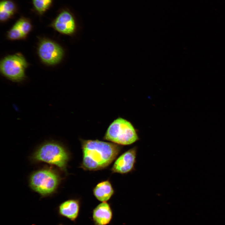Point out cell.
Returning <instances> with one entry per match:
<instances>
[{
	"label": "cell",
	"instance_id": "4",
	"mask_svg": "<svg viewBox=\"0 0 225 225\" xmlns=\"http://www.w3.org/2000/svg\"><path fill=\"white\" fill-rule=\"evenodd\" d=\"M60 182V178L54 170L44 168L35 171L29 179L30 187L41 196L45 197L53 194Z\"/></svg>",
	"mask_w": 225,
	"mask_h": 225
},
{
	"label": "cell",
	"instance_id": "11",
	"mask_svg": "<svg viewBox=\"0 0 225 225\" xmlns=\"http://www.w3.org/2000/svg\"><path fill=\"white\" fill-rule=\"evenodd\" d=\"M95 198L100 201L106 202L112 196L114 190L108 180L101 182L95 187L93 191Z\"/></svg>",
	"mask_w": 225,
	"mask_h": 225
},
{
	"label": "cell",
	"instance_id": "9",
	"mask_svg": "<svg viewBox=\"0 0 225 225\" xmlns=\"http://www.w3.org/2000/svg\"><path fill=\"white\" fill-rule=\"evenodd\" d=\"M80 207V202L78 200L69 199L62 202L58 205L57 209V212L59 217L75 222L78 216Z\"/></svg>",
	"mask_w": 225,
	"mask_h": 225
},
{
	"label": "cell",
	"instance_id": "1",
	"mask_svg": "<svg viewBox=\"0 0 225 225\" xmlns=\"http://www.w3.org/2000/svg\"><path fill=\"white\" fill-rule=\"evenodd\" d=\"M81 167L89 171L103 169L116 158L121 150L117 144L96 140H82Z\"/></svg>",
	"mask_w": 225,
	"mask_h": 225
},
{
	"label": "cell",
	"instance_id": "15",
	"mask_svg": "<svg viewBox=\"0 0 225 225\" xmlns=\"http://www.w3.org/2000/svg\"><path fill=\"white\" fill-rule=\"evenodd\" d=\"M8 36L9 38L13 40L19 39L25 37L16 23L8 32Z\"/></svg>",
	"mask_w": 225,
	"mask_h": 225
},
{
	"label": "cell",
	"instance_id": "5",
	"mask_svg": "<svg viewBox=\"0 0 225 225\" xmlns=\"http://www.w3.org/2000/svg\"><path fill=\"white\" fill-rule=\"evenodd\" d=\"M27 63L24 57L19 53L8 55L1 61L0 70L10 80L20 82L25 78V70Z\"/></svg>",
	"mask_w": 225,
	"mask_h": 225
},
{
	"label": "cell",
	"instance_id": "10",
	"mask_svg": "<svg viewBox=\"0 0 225 225\" xmlns=\"http://www.w3.org/2000/svg\"><path fill=\"white\" fill-rule=\"evenodd\" d=\"M113 212L110 205L103 202L93 210L92 218L95 225H108L111 222Z\"/></svg>",
	"mask_w": 225,
	"mask_h": 225
},
{
	"label": "cell",
	"instance_id": "13",
	"mask_svg": "<svg viewBox=\"0 0 225 225\" xmlns=\"http://www.w3.org/2000/svg\"><path fill=\"white\" fill-rule=\"evenodd\" d=\"M52 0H32L35 10L40 14H42L50 7Z\"/></svg>",
	"mask_w": 225,
	"mask_h": 225
},
{
	"label": "cell",
	"instance_id": "12",
	"mask_svg": "<svg viewBox=\"0 0 225 225\" xmlns=\"http://www.w3.org/2000/svg\"><path fill=\"white\" fill-rule=\"evenodd\" d=\"M16 7L14 3L11 0H3L0 3V20L5 21L14 14Z\"/></svg>",
	"mask_w": 225,
	"mask_h": 225
},
{
	"label": "cell",
	"instance_id": "6",
	"mask_svg": "<svg viewBox=\"0 0 225 225\" xmlns=\"http://www.w3.org/2000/svg\"><path fill=\"white\" fill-rule=\"evenodd\" d=\"M64 52L63 49L57 43L48 39L42 40L38 48V54L44 63L54 65L62 60Z\"/></svg>",
	"mask_w": 225,
	"mask_h": 225
},
{
	"label": "cell",
	"instance_id": "2",
	"mask_svg": "<svg viewBox=\"0 0 225 225\" xmlns=\"http://www.w3.org/2000/svg\"><path fill=\"white\" fill-rule=\"evenodd\" d=\"M33 158L36 161L55 165L65 171L69 155L62 144L55 141H49L43 143L38 148Z\"/></svg>",
	"mask_w": 225,
	"mask_h": 225
},
{
	"label": "cell",
	"instance_id": "16",
	"mask_svg": "<svg viewBox=\"0 0 225 225\" xmlns=\"http://www.w3.org/2000/svg\"><path fill=\"white\" fill-rule=\"evenodd\" d=\"M58 225H63L62 224L60 223Z\"/></svg>",
	"mask_w": 225,
	"mask_h": 225
},
{
	"label": "cell",
	"instance_id": "14",
	"mask_svg": "<svg viewBox=\"0 0 225 225\" xmlns=\"http://www.w3.org/2000/svg\"><path fill=\"white\" fill-rule=\"evenodd\" d=\"M15 23L25 37L31 29L32 25L30 21L25 18H21Z\"/></svg>",
	"mask_w": 225,
	"mask_h": 225
},
{
	"label": "cell",
	"instance_id": "7",
	"mask_svg": "<svg viewBox=\"0 0 225 225\" xmlns=\"http://www.w3.org/2000/svg\"><path fill=\"white\" fill-rule=\"evenodd\" d=\"M51 25L58 32L63 34L71 35L76 31L78 27L76 18L68 9H63L53 22Z\"/></svg>",
	"mask_w": 225,
	"mask_h": 225
},
{
	"label": "cell",
	"instance_id": "3",
	"mask_svg": "<svg viewBox=\"0 0 225 225\" xmlns=\"http://www.w3.org/2000/svg\"><path fill=\"white\" fill-rule=\"evenodd\" d=\"M103 138L116 144L121 145L131 144L139 139L132 124L122 118L117 119L110 124Z\"/></svg>",
	"mask_w": 225,
	"mask_h": 225
},
{
	"label": "cell",
	"instance_id": "8",
	"mask_svg": "<svg viewBox=\"0 0 225 225\" xmlns=\"http://www.w3.org/2000/svg\"><path fill=\"white\" fill-rule=\"evenodd\" d=\"M137 148L134 147L121 155L116 160L112 168L113 172L126 174L132 171L136 162Z\"/></svg>",
	"mask_w": 225,
	"mask_h": 225
}]
</instances>
